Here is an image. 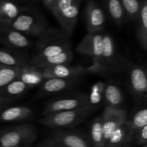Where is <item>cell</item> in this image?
Here are the masks:
<instances>
[{
  "label": "cell",
  "instance_id": "44dd1931",
  "mask_svg": "<svg viewBox=\"0 0 147 147\" xmlns=\"http://www.w3.org/2000/svg\"><path fill=\"white\" fill-rule=\"evenodd\" d=\"M105 107L113 109H124L123 107L124 96L122 90L118 85L113 83H106L103 94Z\"/></svg>",
  "mask_w": 147,
  "mask_h": 147
},
{
  "label": "cell",
  "instance_id": "30bf717a",
  "mask_svg": "<svg viewBox=\"0 0 147 147\" xmlns=\"http://www.w3.org/2000/svg\"><path fill=\"white\" fill-rule=\"evenodd\" d=\"M103 32L87 33L76 48L79 54L91 58L93 63L88 67L90 69L96 67L98 63L103 46Z\"/></svg>",
  "mask_w": 147,
  "mask_h": 147
},
{
  "label": "cell",
  "instance_id": "6da1fadb",
  "mask_svg": "<svg viewBox=\"0 0 147 147\" xmlns=\"http://www.w3.org/2000/svg\"><path fill=\"white\" fill-rule=\"evenodd\" d=\"M128 64L129 63L121 57L116 51L113 37L109 32H105L103 34V46L98 63L93 68H87L88 73L109 76L123 71Z\"/></svg>",
  "mask_w": 147,
  "mask_h": 147
},
{
  "label": "cell",
  "instance_id": "4dcf8cb0",
  "mask_svg": "<svg viewBox=\"0 0 147 147\" xmlns=\"http://www.w3.org/2000/svg\"><path fill=\"white\" fill-rule=\"evenodd\" d=\"M132 144L139 146L147 145V126H144L134 133Z\"/></svg>",
  "mask_w": 147,
  "mask_h": 147
},
{
  "label": "cell",
  "instance_id": "3957f363",
  "mask_svg": "<svg viewBox=\"0 0 147 147\" xmlns=\"http://www.w3.org/2000/svg\"><path fill=\"white\" fill-rule=\"evenodd\" d=\"M96 109L86 106L73 110L65 111L45 115L40 119V123L53 129H66L76 127L84 121Z\"/></svg>",
  "mask_w": 147,
  "mask_h": 147
},
{
  "label": "cell",
  "instance_id": "5b68a950",
  "mask_svg": "<svg viewBox=\"0 0 147 147\" xmlns=\"http://www.w3.org/2000/svg\"><path fill=\"white\" fill-rule=\"evenodd\" d=\"M37 136V128L32 123L3 127L0 129V147H29Z\"/></svg>",
  "mask_w": 147,
  "mask_h": 147
},
{
  "label": "cell",
  "instance_id": "4fadbf2b",
  "mask_svg": "<svg viewBox=\"0 0 147 147\" xmlns=\"http://www.w3.org/2000/svg\"><path fill=\"white\" fill-rule=\"evenodd\" d=\"M0 44L9 48L25 50L32 46L30 37L9 25L0 24Z\"/></svg>",
  "mask_w": 147,
  "mask_h": 147
},
{
  "label": "cell",
  "instance_id": "8fae6325",
  "mask_svg": "<svg viewBox=\"0 0 147 147\" xmlns=\"http://www.w3.org/2000/svg\"><path fill=\"white\" fill-rule=\"evenodd\" d=\"M85 23L88 33L103 32L106 15L103 9L94 0H88L85 9Z\"/></svg>",
  "mask_w": 147,
  "mask_h": 147
},
{
  "label": "cell",
  "instance_id": "836d02e7",
  "mask_svg": "<svg viewBox=\"0 0 147 147\" xmlns=\"http://www.w3.org/2000/svg\"><path fill=\"white\" fill-rule=\"evenodd\" d=\"M37 147H57V146H53V145H51V144H48L43 143L42 144L40 145V146H37Z\"/></svg>",
  "mask_w": 147,
  "mask_h": 147
},
{
  "label": "cell",
  "instance_id": "52a82bcc",
  "mask_svg": "<svg viewBox=\"0 0 147 147\" xmlns=\"http://www.w3.org/2000/svg\"><path fill=\"white\" fill-rule=\"evenodd\" d=\"M43 143L57 147H91L88 134L68 129H53Z\"/></svg>",
  "mask_w": 147,
  "mask_h": 147
},
{
  "label": "cell",
  "instance_id": "ba28073f",
  "mask_svg": "<svg viewBox=\"0 0 147 147\" xmlns=\"http://www.w3.org/2000/svg\"><path fill=\"white\" fill-rule=\"evenodd\" d=\"M88 106V93H80L59 96L48 100L42 111V115H48L65 111L73 110Z\"/></svg>",
  "mask_w": 147,
  "mask_h": 147
},
{
  "label": "cell",
  "instance_id": "f1b7e54d",
  "mask_svg": "<svg viewBox=\"0 0 147 147\" xmlns=\"http://www.w3.org/2000/svg\"><path fill=\"white\" fill-rule=\"evenodd\" d=\"M126 17L132 22L136 21L139 14L142 0H121Z\"/></svg>",
  "mask_w": 147,
  "mask_h": 147
},
{
  "label": "cell",
  "instance_id": "603a6c76",
  "mask_svg": "<svg viewBox=\"0 0 147 147\" xmlns=\"http://www.w3.org/2000/svg\"><path fill=\"white\" fill-rule=\"evenodd\" d=\"M23 8L15 0H0V24L9 25Z\"/></svg>",
  "mask_w": 147,
  "mask_h": 147
},
{
  "label": "cell",
  "instance_id": "2e32d148",
  "mask_svg": "<svg viewBox=\"0 0 147 147\" xmlns=\"http://www.w3.org/2000/svg\"><path fill=\"white\" fill-rule=\"evenodd\" d=\"M46 78H82L88 73V68L83 66H70L69 65H60L42 69Z\"/></svg>",
  "mask_w": 147,
  "mask_h": 147
},
{
  "label": "cell",
  "instance_id": "8992f818",
  "mask_svg": "<svg viewBox=\"0 0 147 147\" xmlns=\"http://www.w3.org/2000/svg\"><path fill=\"white\" fill-rule=\"evenodd\" d=\"M82 0H57L50 12L69 36L73 34L77 24Z\"/></svg>",
  "mask_w": 147,
  "mask_h": 147
},
{
  "label": "cell",
  "instance_id": "d6a6232c",
  "mask_svg": "<svg viewBox=\"0 0 147 147\" xmlns=\"http://www.w3.org/2000/svg\"><path fill=\"white\" fill-rule=\"evenodd\" d=\"M109 147H131V144H125L119 145V146H113Z\"/></svg>",
  "mask_w": 147,
  "mask_h": 147
},
{
  "label": "cell",
  "instance_id": "5bb4252c",
  "mask_svg": "<svg viewBox=\"0 0 147 147\" xmlns=\"http://www.w3.org/2000/svg\"><path fill=\"white\" fill-rule=\"evenodd\" d=\"M82 78H46L40 86L39 96L41 97L59 94L77 86Z\"/></svg>",
  "mask_w": 147,
  "mask_h": 147
},
{
  "label": "cell",
  "instance_id": "d6986e66",
  "mask_svg": "<svg viewBox=\"0 0 147 147\" xmlns=\"http://www.w3.org/2000/svg\"><path fill=\"white\" fill-rule=\"evenodd\" d=\"M73 59V52L70 48L50 57H38L33 56L30 59V65L38 68L43 69L60 65H69Z\"/></svg>",
  "mask_w": 147,
  "mask_h": 147
},
{
  "label": "cell",
  "instance_id": "4316f807",
  "mask_svg": "<svg viewBox=\"0 0 147 147\" xmlns=\"http://www.w3.org/2000/svg\"><path fill=\"white\" fill-rule=\"evenodd\" d=\"M126 123L134 132L147 126V109L142 107L133 113L130 119L127 118Z\"/></svg>",
  "mask_w": 147,
  "mask_h": 147
},
{
  "label": "cell",
  "instance_id": "e575fe53",
  "mask_svg": "<svg viewBox=\"0 0 147 147\" xmlns=\"http://www.w3.org/2000/svg\"><path fill=\"white\" fill-rule=\"evenodd\" d=\"M22 1H25V2H36V1H42V0H20Z\"/></svg>",
  "mask_w": 147,
  "mask_h": 147
},
{
  "label": "cell",
  "instance_id": "9a60e30c",
  "mask_svg": "<svg viewBox=\"0 0 147 147\" xmlns=\"http://www.w3.org/2000/svg\"><path fill=\"white\" fill-rule=\"evenodd\" d=\"M34 115V109L29 106H0V123L24 121L32 118Z\"/></svg>",
  "mask_w": 147,
  "mask_h": 147
},
{
  "label": "cell",
  "instance_id": "ffe728a7",
  "mask_svg": "<svg viewBox=\"0 0 147 147\" xmlns=\"http://www.w3.org/2000/svg\"><path fill=\"white\" fill-rule=\"evenodd\" d=\"M45 79L42 69L30 65L21 67L17 78V80L22 82L30 88L40 86Z\"/></svg>",
  "mask_w": 147,
  "mask_h": 147
},
{
  "label": "cell",
  "instance_id": "277c9868",
  "mask_svg": "<svg viewBox=\"0 0 147 147\" xmlns=\"http://www.w3.org/2000/svg\"><path fill=\"white\" fill-rule=\"evenodd\" d=\"M9 26L27 37H39L48 27L44 16L34 9L24 7Z\"/></svg>",
  "mask_w": 147,
  "mask_h": 147
},
{
  "label": "cell",
  "instance_id": "f546056e",
  "mask_svg": "<svg viewBox=\"0 0 147 147\" xmlns=\"http://www.w3.org/2000/svg\"><path fill=\"white\" fill-rule=\"evenodd\" d=\"M20 68L0 65V88L16 80Z\"/></svg>",
  "mask_w": 147,
  "mask_h": 147
},
{
  "label": "cell",
  "instance_id": "ac0fdd59",
  "mask_svg": "<svg viewBox=\"0 0 147 147\" xmlns=\"http://www.w3.org/2000/svg\"><path fill=\"white\" fill-rule=\"evenodd\" d=\"M30 89L19 80H14L0 88V106H8L22 98Z\"/></svg>",
  "mask_w": 147,
  "mask_h": 147
},
{
  "label": "cell",
  "instance_id": "1f68e13d",
  "mask_svg": "<svg viewBox=\"0 0 147 147\" xmlns=\"http://www.w3.org/2000/svg\"><path fill=\"white\" fill-rule=\"evenodd\" d=\"M57 1V0H42L44 6L49 10V11L51 10V9L53 8V6L55 4Z\"/></svg>",
  "mask_w": 147,
  "mask_h": 147
},
{
  "label": "cell",
  "instance_id": "7402d4cb",
  "mask_svg": "<svg viewBox=\"0 0 147 147\" xmlns=\"http://www.w3.org/2000/svg\"><path fill=\"white\" fill-rule=\"evenodd\" d=\"M136 35L141 48L147 50V0H142V6L136 21Z\"/></svg>",
  "mask_w": 147,
  "mask_h": 147
},
{
  "label": "cell",
  "instance_id": "e0dca14e",
  "mask_svg": "<svg viewBox=\"0 0 147 147\" xmlns=\"http://www.w3.org/2000/svg\"><path fill=\"white\" fill-rule=\"evenodd\" d=\"M30 59L24 50L2 47L0 48V65L13 67H22L30 65Z\"/></svg>",
  "mask_w": 147,
  "mask_h": 147
},
{
  "label": "cell",
  "instance_id": "d590c367",
  "mask_svg": "<svg viewBox=\"0 0 147 147\" xmlns=\"http://www.w3.org/2000/svg\"><path fill=\"white\" fill-rule=\"evenodd\" d=\"M139 147H147V145H144V146H139Z\"/></svg>",
  "mask_w": 147,
  "mask_h": 147
},
{
  "label": "cell",
  "instance_id": "7a4b0ae2",
  "mask_svg": "<svg viewBox=\"0 0 147 147\" xmlns=\"http://www.w3.org/2000/svg\"><path fill=\"white\" fill-rule=\"evenodd\" d=\"M71 48L70 36L61 28L47 27L37 38L34 57H45L55 55Z\"/></svg>",
  "mask_w": 147,
  "mask_h": 147
},
{
  "label": "cell",
  "instance_id": "484cf974",
  "mask_svg": "<svg viewBox=\"0 0 147 147\" xmlns=\"http://www.w3.org/2000/svg\"><path fill=\"white\" fill-rule=\"evenodd\" d=\"M88 136L91 147H106L101 116H97L93 120Z\"/></svg>",
  "mask_w": 147,
  "mask_h": 147
},
{
  "label": "cell",
  "instance_id": "7c38bea8",
  "mask_svg": "<svg viewBox=\"0 0 147 147\" xmlns=\"http://www.w3.org/2000/svg\"><path fill=\"white\" fill-rule=\"evenodd\" d=\"M105 142L110 138L113 131L127 120V111L125 109H113L105 107L101 115Z\"/></svg>",
  "mask_w": 147,
  "mask_h": 147
},
{
  "label": "cell",
  "instance_id": "83f0119b",
  "mask_svg": "<svg viewBox=\"0 0 147 147\" xmlns=\"http://www.w3.org/2000/svg\"><path fill=\"white\" fill-rule=\"evenodd\" d=\"M106 83L102 81L95 83L91 86L90 92L88 93V106L97 109L99 105L103 100V94Z\"/></svg>",
  "mask_w": 147,
  "mask_h": 147
},
{
  "label": "cell",
  "instance_id": "d4e9b609",
  "mask_svg": "<svg viewBox=\"0 0 147 147\" xmlns=\"http://www.w3.org/2000/svg\"><path fill=\"white\" fill-rule=\"evenodd\" d=\"M106 9L112 21L117 26L123 24L126 18L121 0H103Z\"/></svg>",
  "mask_w": 147,
  "mask_h": 147
},
{
  "label": "cell",
  "instance_id": "9c48e42d",
  "mask_svg": "<svg viewBox=\"0 0 147 147\" xmlns=\"http://www.w3.org/2000/svg\"><path fill=\"white\" fill-rule=\"evenodd\" d=\"M126 72L127 85L129 92L136 100H145L147 96V74L142 65L129 63Z\"/></svg>",
  "mask_w": 147,
  "mask_h": 147
},
{
  "label": "cell",
  "instance_id": "cb8c5ba5",
  "mask_svg": "<svg viewBox=\"0 0 147 147\" xmlns=\"http://www.w3.org/2000/svg\"><path fill=\"white\" fill-rule=\"evenodd\" d=\"M134 132L131 129L126 121L119 126L111 135L106 142V147L119 146L125 144H132Z\"/></svg>",
  "mask_w": 147,
  "mask_h": 147
}]
</instances>
